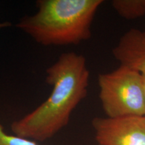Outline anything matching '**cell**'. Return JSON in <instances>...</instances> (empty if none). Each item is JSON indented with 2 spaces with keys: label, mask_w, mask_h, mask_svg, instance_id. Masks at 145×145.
Instances as JSON below:
<instances>
[{
  "label": "cell",
  "mask_w": 145,
  "mask_h": 145,
  "mask_svg": "<svg viewBox=\"0 0 145 145\" xmlns=\"http://www.w3.org/2000/svg\"><path fill=\"white\" fill-rule=\"evenodd\" d=\"M97 81L106 117L145 116V93L140 72L120 65L114 71L99 74Z\"/></svg>",
  "instance_id": "3"
},
{
  "label": "cell",
  "mask_w": 145,
  "mask_h": 145,
  "mask_svg": "<svg viewBox=\"0 0 145 145\" xmlns=\"http://www.w3.org/2000/svg\"><path fill=\"white\" fill-rule=\"evenodd\" d=\"M0 145H39L35 141L9 135L3 129V126L0 123Z\"/></svg>",
  "instance_id": "7"
},
{
  "label": "cell",
  "mask_w": 145,
  "mask_h": 145,
  "mask_svg": "<svg viewBox=\"0 0 145 145\" xmlns=\"http://www.w3.org/2000/svg\"><path fill=\"white\" fill-rule=\"evenodd\" d=\"M91 124L98 145H145V116L96 117Z\"/></svg>",
  "instance_id": "4"
},
{
  "label": "cell",
  "mask_w": 145,
  "mask_h": 145,
  "mask_svg": "<svg viewBox=\"0 0 145 145\" xmlns=\"http://www.w3.org/2000/svg\"><path fill=\"white\" fill-rule=\"evenodd\" d=\"M12 24L9 22H0V30L3 28H8V27L11 26Z\"/></svg>",
  "instance_id": "8"
},
{
  "label": "cell",
  "mask_w": 145,
  "mask_h": 145,
  "mask_svg": "<svg viewBox=\"0 0 145 145\" xmlns=\"http://www.w3.org/2000/svg\"><path fill=\"white\" fill-rule=\"evenodd\" d=\"M103 0H38L37 12L16 24L44 46L77 45L91 36L93 18Z\"/></svg>",
  "instance_id": "2"
},
{
  "label": "cell",
  "mask_w": 145,
  "mask_h": 145,
  "mask_svg": "<svg viewBox=\"0 0 145 145\" xmlns=\"http://www.w3.org/2000/svg\"><path fill=\"white\" fill-rule=\"evenodd\" d=\"M142 32H143V34H144V35H145V28H144V30H142Z\"/></svg>",
  "instance_id": "10"
},
{
  "label": "cell",
  "mask_w": 145,
  "mask_h": 145,
  "mask_svg": "<svg viewBox=\"0 0 145 145\" xmlns=\"http://www.w3.org/2000/svg\"><path fill=\"white\" fill-rule=\"evenodd\" d=\"M120 65H126L145 75V35L132 28L121 36L112 50Z\"/></svg>",
  "instance_id": "5"
},
{
  "label": "cell",
  "mask_w": 145,
  "mask_h": 145,
  "mask_svg": "<svg viewBox=\"0 0 145 145\" xmlns=\"http://www.w3.org/2000/svg\"><path fill=\"white\" fill-rule=\"evenodd\" d=\"M45 79L51 93L35 110L12 123L14 135L43 142L68 124L72 112L88 95L89 71L86 57L75 52L61 54L46 69Z\"/></svg>",
  "instance_id": "1"
},
{
  "label": "cell",
  "mask_w": 145,
  "mask_h": 145,
  "mask_svg": "<svg viewBox=\"0 0 145 145\" xmlns=\"http://www.w3.org/2000/svg\"><path fill=\"white\" fill-rule=\"evenodd\" d=\"M142 79H143V84H144V93H145V75H142Z\"/></svg>",
  "instance_id": "9"
},
{
  "label": "cell",
  "mask_w": 145,
  "mask_h": 145,
  "mask_svg": "<svg viewBox=\"0 0 145 145\" xmlns=\"http://www.w3.org/2000/svg\"><path fill=\"white\" fill-rule=\"evenodd\" d=\"M111 4L121 18L128 20L145 16V0H113Z\"/></svg>",
  "instance_id": "6"
}]
</instances>
